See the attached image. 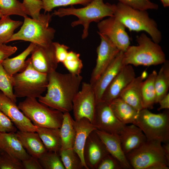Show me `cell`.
<instances>
[{"instance_id":"obj_1","label":"cell","mask_w":169,"mask_h":169,"mask_svg":"<svg viewBox=\"0 0 169 169\" xmlns=\"http://www.w3.org/2000/svg\"><path fill=\"white\" fill-rule=\"evenodd\" d=\"M82 77L56 71L48 74L47 93L38 98L39 102L63 113L72 110L73 99L79 91Z\"/></svg>"},{"instance_id":"obj_2","label":"cell","mask_w":169,"mask_h":169,"mask_svg":"<svg viewBox=\"0 0 169 169\" xmlns=\"http://www.w3.org/2000/svg\"><path fill=\"white\" fill-rule=\"evenodd\" d=\"M114 4L105 3L103 0H93L84 7L75 8L73 6L70 8H61L55 10L52 13L60 17L73 15L78 19L72 22V27L82 25L84 28L82 35V39H85L89 34L90 24L92 22L98 23L106 17H114Z\"/></svg>"},{"instance_id":"obj_3","label":"cell","mask_w":169,"mask_h":169,"mask_svg":"<svg viewBox=\"0 0 169 169\" xmlns=\"http://www.w3.org/2000/svg\"><path fill=\"white\" fill-rule=\"evenodd\" d=\"M114 17L130 31H145L154 42L159 44L161 41V33L157 24L146 10L135 9L119 2L114 4Z\"/></svg>"},{"instance_id":"obj_4","label":"cell","mask_w":169,"mask_h":169,"mask_svg":"<svg viewBox=\"0 0 169 169\" xmlns=\"http://www.w3.org/2000/svg\"><path fill=\"white\" fill-rule=\"evenodd\" d=\"M137 46H129L124 52V65L150 66L163 64L165 55L158 44L152 41L144 33L137 36Z\"/></svg>"},{"instance_id":"obj_5","label":"cell","mask_w":169,"mask_h":169,"mask_svg":"<svg viewBox=\"0 0 169 169\" xmlns=\"http://www.w3.org/2000/svg\"><path fill=\"white\" fill-rule=\"evenodd\" d=\"M53 15L49 13L40 14L37 19L24 17L20 29L14 33L8 43L16 40L29 42L36 45L47 46L52 42L55 30L49 27Z\"/></svg>"},{"instance_id":"obj_6","label":"cell","mask_w":169,"mask_h":169,"mask_svg":"<svg viewBox=\"0 0 169 169\" xmlns=\"http://www.w3.org/2000/svg\"><path fill=\"white\" fill-rule=\"evenodd\" d=\"M13 90L16 97L39 98L47 89L48 74L33 67L31 58L26 60L24 69L12 76Z\"/></svg>"},{"instance_id":"obj_7","label":"cell","mask_w":169,"mask_h":169,"mask_svg":"<svg viewBox=\"0 0 169 169\" xmlns=\"http://www.w3.org/2000/svg\"><path fill=\"white\" fill-rule=\"evenodd\" d=\"M125 155L132 168L169 169V161L165 155L161 143L158 141L146 140Z\"/></svg>"},{"instance_id":"obj_8","label":"cell","mask_w":169,"mask_h":169,"mask_svg":"<svg viewBox=\"0 0 169 169\" xmlns=\"http://www.w3.org/2000/svg\"><path fill=\"white\" fill-rule=\"evenodd\" d=\"M18 107L35 125L60 128L63 113L39 102L36 98L27 97Z\"/></svg>"},{"instance_id":"obj_9","label":"cell","mask_w":169,"mask_h":169,"mask_svg":"<svg viewBox=\"0 0 169 169\" xmlns=\"http://www.w3.org/2000/svg\"><path fill=\"white\" fill-rule=\"evenodd\" d=\"M139 127L147 140L157 141L164 143L169 141V114L168 110L154 114L147 109L139 112L135 124Z\"/></svg>"},{"instance_id":"obj_10","label":"cell","mask_w":169,"mask_h":169,"mask_svg":"<svg viewBox=\"0 0 169 169\" xmlns=\"http://www.w3.org/2000/svg\"><path fill=\"white\" fill-rule=\"evenodd\" d=\"M72 104L74 120L85 118L93 124L96 103L93 87L91 84L82 83L81 89L74 96Z\"/></svg>"},{"instance_id":"obj_11","label":"cell","mask_w":169,"mask_h":169,"mask_svg":"<svg viewBox=\"0 0 169 169\" xmlns=\"http://www.w3.org/2000/svg\"><path fill=\"white\" fill-rule=\"evenodd\" d=\"M97 26V33L108 37L120 51L125 52L130 45V38L126 27L114 16L102 20Z\"/></svg>"},{"instance_id":"obj_12","label":"cell","mask_w":169,"mask_h":169,"mask_svg":"<svg viewBox=\"0 0 169 169\" xmlns=\"http://www.w3.org/2000/svg\"><path fill=\"white\" fill-rule=\"evenodd\" d=\"M98 33L101 41L97 48L96 64L92 72L90 81V83L92 85L120 51L108 37Z\"/></svg>"},{"instance_id":"obj_13","label":"cell","mask_w":169,"mask_h":169,"mask_svg":"<svg viewBox=\"0 0 169 169\" xmlns=\"http://www.w3.org/2000/svg\"><path fill=\"white\" fill-rule=\"evenodd\" d=\"M93 124L97 130L118 135L126 125L116 117L109 103L102 100L96 104Z\"/></svg>"},{"instance_id":"obj_14","label":"cell","mask_w":169,"mask_h":169,"mask_svg":"<svg viewBox=\"0 0 169 169\" xmlns=\"http://www.w3.org/2000/svg\"><path fill=\"white\" fill-rule=\"evenodd\" d=\"M0 110L10 119L19 131L36 132L37 126L21 111L16 103L2 92H0Z\"/></svg>"},{"instance_id":"obj_15","label":"cell","mask_w":169,"mask_h":169,"mask_svg":"<svg viewBox=\"0 0 169 169\" xmlns=\"http://www.w3.org/2000/svg\"><path fill=\"white\" fill-rule=\"evenodd\" d=\"M53 42L47 46L36 45L31 53L32 65L40 72L48 74L57 68L58 63Z\"/></svg>"},{"instance_id":"obj_16","label":"cell","mask_w":169,"mask_h":169,"mask_svg":"<svg viewBox=\"0 0 169 169\" xmlns=\"http://www.w3.org/2000/svg\"><path fill=\"white\" fill-rule=\"evenodd\" d=\"M109 153L95 130L91 132L85 142L83 157L88 169H96L102 159Z\"/></svg>"},{"instance_id":"obj_17","label":"cell","mask_w":169,"mask_h":169,"mask_svg":"<svg viewBox=\"0 0 169 169\" xmlns=\"http://www.w3.org/2000/svg\"><path fill=\"white\" fill-rule=\"evenodd\" d=\"M135 77L132 65H124L105 89L101 100L110 104L119 97L122 91Z\"/></svg>"},{"instance_id":"obj_18","label":"cell","mask_w":169,"mask_h":169,"mask_svg":"<svg viewBox=\"0 0 169 169\" xmlns=\"http://www.w3.org/2000/svg\"><path fill=\"white\" fill-rule=\"evenodd\" d=\"M123 54L124 52L120 51L92 85L96 104L101 100L107 86L124 65L123 63Z\"/></svg>"},{"instance_id":"obj_19","label":"cell","mask_w":169,"mask_h":169,"mask_svg":"<svg viewBox=\"0 0 169 169\" xmlns=\"http://www.w3.org/2000/svg\"><path fill=\"white\" fill-rule=\"evenodd\" d=\"M73 123L75 131V138L73 149L78 154L85 169H88L83 157V150L86 140L90 133L97 129L90 120L85 118L75 120Z\"/></svg>"},{"instance_id":"obj_20","label":"cell","mask_w":169,"mask_h":169,"mask_svg":"<svg viewBox=\"0 0 169 169\" xmlns=\"http://www.w3.org/2000/svg\"><path fill=\"white\" fill-rule=\"evenodd\" d=\"M122 149L126 155L146 141V137L137 125H126L119 135Z\"/></svg>"},{"instance_id":"obj_21","label":"cell","mask_w":169,"mask_h":169,"mask_svg":"<svg viewBox=\"0 0 169 169\" xmlns=\"http://www.w3.org/2000/svg\"><path fill=\"white\" fill-rule=\"evenodd\" d=\"M95 131L109 153L119 161L123 169H132L122 149L119 135L107 133L97 129Z\"/></svg>"},{"instance_id":"obj_22","label":"cell","mask_w":169,"mask_h":169,"mask_svg":"<svg viewBox=\"0 0 169 169\" xmlns=\"http://www.w3.org/2000/svg\"><path fill=\"white\" fill-rule=\"evenodd\" d=\"M0 152L12 156L21 161L30 156L23 146L16 132L0 133Z\"/></svg>"},{"instance_id":"obj_23","label":"cell","mask_w":169,"mask_h":169,"mask_svg":"<svg viewBox=\"0 0 169 169\" xmlns=\"http://www.w3.org/2000/svg\"><path fill=\"white\" fill-rule=\"evenodd\" d=\"M146 71L135 77L120 93L119 97L139 111L143 108L141 95V86L147 77Z\"/></svg>"},{"instance_id":"obj_24","label":"cell","mask_w":169,"mask_h":169,"mask_svg":"<svg viewBox=\"0 0 169 169\" xmlns=\"http://www.w3.org/2000/svg\"><path fill=\"white\" fill-rule=\"evenodd\" d=\"M16 134L23 146L31 156L38 159L47 151L36 132L19 131Z\"/></svg>"},{"instance_id":"obj_25","label":"cell","mask_w":169,"mask_h":169,"mask_svg":"<svg viewBox=\"0 0 169 169\" xmlns=\"http://www.w3.org/2000/svg\"><path fill=\"white\" fill-rule=\"evenodd\" d=\"M109 104L114 115L121 122L125 125L135 124L139 111L119 97Z\"/></svg>"},{"instance_id":"obj_26","label":"cell","mask_w":169,"mask_h":169,"mask_svg":"<svg viewBox=\"0 0 169 169\" xmlns=\"http://www.w3.org/2000/svg\"><path fill=\"white\" fill-rule=\"evenodd\" d=\"M36 132L47 151L59 152L61 147L60 128L37 126Z\"/></svg>"},{"instance_id":"obj_27","label":"cell","mask_w":169,"mask_h":169,"mask_svg":"<svg viewBox=\"0 0 169 169\" xmlns=\"http://www.w3.org/2000/svg\"><path fill=\"white\" fill-rule=\"evenodd\" d=\"M36 44L31 43L28 47L21 54L11 58H7L2 63L6 72L10 76L21 72L26 65V59L31 54Z\"/></svg>"},{"instance_id":"obj_28","label":"cell","mask_w":169,"mask_h":169,"mask_svg":"<svg viewBox=\"0 0 169 169\" xmlns=\"http://www.w3.org/2000/svg\"><path fill=\"white\" fill-rule=\"evenodd\" d=\"M73 120V119L69 112L63 113V121L60 128L61 140L60 150L73 148V147L75 138V131Z\"/></svg>"},{"instance_id":"obj_29","label":"cell","mask_w":169,"mask_h":169,"mask_svg":"<svg viewBox=\"0 0 169 169\" xmlns=\"http://www.w3.org/2000/svg\"><path fill=\"white\" fill-rule=\"evenodd\" d=\"M157 73L153 70L143 81L141 86V95L143 108H150L156 103L155 81Z\"/></svg>"},{"instance_id":"obj_30","label":"cell","mask_w":169,"mask_h":169,"mask_svg":"<svg viewBox=\"0 0 169 169\" xmlns=\"http://www.w3.org/2000/svg\"><path fill=\"white\" fill-rule=\"evenodd\" d=\"M163 64L155 81L156 103H158L168 93L169 88V62L166 60Z\"/></svg>"},{"instance_id":"obj_31","label":"cell","mask_w":169,"mask_h":169,"mask_svg":"<svg viewBox=\"0 0 169 169\" xmlns=\"http://www.w3.org/2000/svg\"><path fill=\"white\" fill-rule=\"evenodd\" d=\"M0 19V44L7 43L14 34V30L23 22L14 20L9 16H2Z\"/></svg>"},{"instance_id":"obj_32","label":"cell","mask_w":169,"mask_h":169,"mask_svg":"<svg viewBox=\"0 0 169 169\" xmlns=\"http://www.w3.org/2000/svg\"><path fill=\"white\" fill-rule=\"evenodd\" d=\"M0 12L3 16L15 15L27 17L22 3L18 0H0Z\"/></svg>"},{"instance_id":"obj_33","label":"cell","mask_w":169,"mask_h":169,"mask_svg":"<svg viewBox=\"0 0 169 169\" xmlns=\"http://www.w3.org/2000/svg\"><path fill=\"white\" fill-rule=\"evenodd\" d=\"M59 153L65 169L84 168L81 159L73 148L60 150Z\"/></svg>"},{"instance_id":"obj_34","label":"cell","mask_w":169,"mask_h":169,"mask_svg":"<svg viewBox=\"0 0 169 169\" xmlns=\"http://www.w3.org/2000/svg\"><path fill=\"white\" fill-rule=\"evenodd\" d=\"M38 159L43 169H65L59 152L47 151Z\"/></svg>"},{"instance_id":"obj_35","label":"cell","mask_w":169,"mask_h":169,"mask_svg":"<svg viewBox=\"0 0 169 169\" xmlns=\"http://www.w3.org/2000/svg\"><path fill=\"white\" fill-rule=\"evenodd\" d=\"M0 90L5 95L16 103L17 98L14 94L12 76L10 75L0 64Z\"/></svg>"},{"instance_id":"obj_36","label":"cell","mask_w":169,"mask_h":169,"mask_svg":"<svg viewBox=\"0 0 169 169\" xmlns=\"http://www.w3.org/2000/svg\"><path fill=\"white\" fill-rule=\"evenodd\" d=\"M43 3V9L44 13H49L54 8L69 5L80 4L84 6L93 0H41Z\"/></svg>"},{"instance_id":"obj_37","label":"cell","mask_w":169,"mask_h":169,"mask_svg":"<svg viewBox=\"0 0 169 169\" xmlns=\"http://www.w3.org/2000/svg\"><path fill=\"white\" fill-rule=\"evenodd\" d=\"M80 54L73 51H69L65 59L62 63L69 73L79 75L83 66Z\"/></svg>"},{"instance_id":"obj_38","label":"cell","mask_w":169,"mask_h":169,"mask_svg":"<svg viewBox=\"0 0 169 169\" xmlns=\"http://www.w3.org/2000/svg\"><path fill=\"white\" fill-rule=\"evenodd\" d=\"M0 169H23L22 161L4 152H0Z\"/></svg>"},{"instance_id":"obj_39","label":"cell","mask_w":169,"mask_h":169,"mask_svg":"<svg viewBox=\"0 0 169 169\" xmlns=\"http://www.w3.org/2000/svg\"><path fill=\"white\" fill-rule=\"evenodd\" d=\"M119 2L135 9L147 10L148 9L157 10V4L150 0H117Z\"/></svg>"},{"instance_id":"obj_40","label":"cell","mask_w":169,"mask_h":169,"mask_svg":"<svg viewBox=\"0 0 169 169\" xmlns=\"http://www.w3.org/2000/svg\"><path fill=\"white\" fill-rule=\"evenodd\" d=\"M26 14L33 19L39 17L40 11L43 9V3L41 0H23L22 3Z\"/></svg>"},{"instance_id":"obj_41","label":"cell","mask_w":169,"mask_h":169,"mask_svg":"<svg viewBox=\"0 0 169 169\" xmlns=\"http://www.w3.org/2000/svg\"><path fill=\"white\" fill-rule=\"evenodd\" d=\"M123 169L119 161L115 158L109 154L100 162L96 169Z\"/></svg>"},{"instance_id":"obj_42","label":"cell","mask_w":169,"mask_h":169,"mask_svg":"<svg viewBox=\"0 0 169 169\" xmlns=\"http://www.w3.org/2000/svg\"><path fill=\"white\" fill-rule=\"evenodd\" d=\"M17 129L10 119L0 110V133L16 132Z\"/></svg>"},{"instance_id":"obj_43","label":"cell","mask_w":169,"mask_h":169,"mask_svg":"<svg viewBox=\"0 0 169 169\" xmlns=\"http://www.w3.org/2000/svg\"><path fill=\"white\" fill-rule=\"evenodd\" d=\"M55 57L58 63H63L66 59L69 52V47L64 44H61L58 42H53Z\"/></svg>"},{"instance_id":"obj_44","label":"cell","mask_w":169,"mask_h":169,"mask_svg":"<svg viewBox=\"0 0 169 169\" xmlns=\"http://www.w3.org/2000/svg\"><path fill=\"white\" fill-rule=\"evenodd\" d=\"M17 48L15 46L0 44V64L16 52Z\"/></svg>"},{"instance_id":"obj_45","label":"cell","mask_w":169,"mask_h":169,"mask_svg":"<svg viewBox=\"0 0 169 169\" xmlns=\"http://www.w3.org/2000/svg\"><path fill=\"white\" fill-rule=\"evenodd\" d=\"M22 162L23 169H43L38 159L32 156Z\"/></svg>"},{"instance_id":"obj_46","label":"cell","mask_w":169,"mask_h":169,"mask_svg":"<svg viewBox=\"0 0 169 169\" xmlns=\"http://www.w3.org/2000/svg\"><path fill=\"white\" fill-rule=\"evenodd\" d=\"M160 107L157 109L160 110L162 109H169V94L168 93L165 96L162 98L158 102Z\"/></svg>"},{"instance_id":"obj_47","label":"cell","mask_w":169,"mask_h":169,"mask_svg":"<svg viewBox=\"0 0 169 169\" xmlns=\"http://www.w3.org/2000/svg\"><path fill=\"white\" fill-rule=\"evenodd\" d=\"M162 147L165 155L167 159L169 161V142L164 143L162 145Z\"/></svg>"},{"instance_id":"obj_48","label":"cell","mask_w":169,"mask_h":169,"mask_svg":"<svg viewBox=\"0 0 169 169\" xmlns=\"http://www.w3.org/2000/svg\"><path fill=\"white\" fill-rule=\"evenodd\" d=\"M163 6L166 8L169 6V0H160Z\"/></svg>"},{"instance_id":"obj_49","label":"cell","mask_w":169,"mask_h":169,"mask_svg":"<svg viewBox=\"0 0 169 169\" xmlns=\"http://www.w3.org/2000/svg\"><path fill=\"white\" fill-rule=\"evenodd\" d=\"M2 14L0 12V18H1V17L2 16Z\"/></svg>"}]
</instances>
